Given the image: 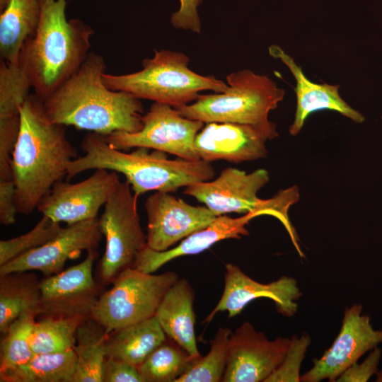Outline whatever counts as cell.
Wrapping results in <instances>:
<instances>
[{
	"instance_id": "cell-21",
	"label": "cell",
	"mask_w": 382,
	"mask_h": 382,
	"mask_svg": "<svg viewBox=\"0 0 382 382\" xmlns=\"http://www.w3.org/2000/svg\"><path fill=\"white\" fill-rule=\"evenodd\" d=\"M32 88L18 64L0 60V171L11 170L12 153L21 125L20 109Z\"/></svg>"
},
{
	"instance_id": "cell-25",
	"label": "cell",
	"mask_w": 382,
	"mask_h": 382,
	"mask_svg": "<svg viewBox=\"0 0 382 382\" xmlns=\"http://www.w3.org/2000/svg\"><path fill=\"white\" fill-rule=\"evenodd\" d=\"M0 277V331L4 335L21 315L40 313V291L37 278L28 272Z\"/></svg>"
},
{
	"instance_id": "cell-12",
	"label": "cell",
	"mask_w": 382,
	"mask_h": 382,
	"mask_svg": "<svg viewBox=\"0 0 382 382\" xmlns=\"http://www.w3.org/2000/svg\"><path fill=\"white\" fill-rule=\"evenodd\" d=\"M119 180L117 172L98 168L76 183L57 181L41 199L37 209L67 225L96 219Z\"/></svg>"
},
{
	"instance_id": "cell-22",
	"label": "cell",
	"mask_w": 382,
	"mask_h": 382,
	"mask_svg": "<svg viewBox=\"0 0 382 382\" xmlns=\"http://www.w3.org/2000/svg\"><path fill=\"white\" fill-rule=\"evenodd\" d=\"M195 292L186 279L179 278L161 300L155 316L168 338L196 359L202 357L195 336Z\"/></svg>"
},
{
	"instance_id": "cell-5",
	"label": "cell",
	"mask_w": 382,
	"mask_h": 382,
	"mask_svg": "<svg viewBox=\"0 0 382 382\" xmlns=\"http://www.w3.org/2000/svg\"><path fill=\"white\" fill-rule=\"evenodd\" d=\"M228 87L221 93L199 94L191 103L175 108L185 117L204 123H236L253 126L272 140L278 137L276 125L269 120L285 96V91L267 76L250 69L226 76Z\"/></svg>"
},
{
	"instance_id": "cell-24",
	"label": "cell",
	"mask_w": 382,
	"mask_h": 382,
	"mask_svg": "<svg viewBox=\"0 0 382 382\" xmlns=\"http://www.w3.org/2000/svg\"><path fill=\"white\" fill-rule=\"evenodd\" d=\"M166 338L154 316L108 334L106 355L138 367Z\"/></svg>"
},
{
	"instance_id": "cell-36",
	"label": "cell",
	"mask_w": 382,
	"mask_h": 382,
	"mask_svg": "<svg viewBox=\"0 0 382 382\" xmlns=\"http://www.w3.org/2000/svg\"><path fill=\"white\" fill-rule=\"evenodd\" d=\"M202 0H180V8L173 13L171 23L177 28L190 30L195 33L201 30V22L197 7Z\"/></svg>"
},
{
	"instance_id": "cell-6",
	"label": "cell",
	"mask_w": 382,
	"mask_h": 382,
	"mask_svg": "<svg viewBox=\"0 0 382 382\" xmlns=\"http://www.w3.org/2000/svg\"><path fill=\"white\" fill-rule=\"evenodd\" d=\"M189 61L182 52L155 50L152 58L143 60L140 71L121 75L104 73L103 80L111 90L173 108L195 101L201 91L221 93L227 88V83L215 76H202L191 70Z\"/></svg>"
},
{
	"instance_id": "cell-32",
	"label": "cell",
	"mask_w": 382,
	"mask_h": 382,
	"mask_svg": "<svg viewBox=\"0 0 382 382\" xmlns=\"http://www.w3.org/2000/svg\"><path fill=\"white\" fill-rule=\"evenodd\" d=\"M62 227L60 223L42 215L30 231L8 240L0 241V266L35 249L54 238Z\"/></svg>"
},
{
	"instance_id": "cell-3",
	"label": "cell",
	"mask_w": 382,
	"mask_h": 382,
	"mask_svg": "<svg viewBox=\"0 0 382 382\" xmlns=\"http://www.w3.org/2000/svg\"><path fill=\"white\" fill-rule=\"evenodd\" d=\"M40 3L37 28L24 42L18 64L43 102L83 63L94 30L79 18H66V0Z\"/></svg>"
},
{
	"instance_id": "cell-35",
	"label": "cell",
	"mask_w": 382,
	"mask_h": 382,
	"mask_svg": "<svg viewBox=\"0 0 382 382\" xmlns=\"http://www.w3.org/2000/svg\"><path fill=\"white\" fill-rule=\"evenodd\" d=\"M103 382H143L138 367L124 361L106 357Z\"/></svg>"
},
{
	"instance_id": "cell-33",
	"label": "cell",
	"mask_w": 382,
	"mask_h": 382,
	"mask_svg": "<svg viewBox=\"0 0 382 382\" xmlns=\"http://www.w3.org/2000/svg\"><path fill=\"white\" fill-rule=\"evenodd\" d=\"M311 341L307 333L300 337L293 335L282 364L265 382L301 381L300 367Z\"/></svg>"
},
{
	"instance_id": "cell-23",
	"label": "cell",
	"mask_w": 382,
	"mask_h": 382,
	"mask_svg": "<svg viewBox=\"0 0 382 382\" xmlns=\"http://www.w3.org/2000/svg\"><path fill=\"white\" fill-rule=\"evenodd\" d=\"M40 13V0H0L1 60L18 64L24 42L37 28Z\"/></svg>"
},
{
	"instance_id": "cell-10",
	"label": "cell",
	"mask_w": 382,
	"mask_h": 382,
	"mask_svg": "<svg viewBox=\"0 0 382 382\" xmlns=\"http://www.w3.org/2000/svg\"><path fill=\"white\" fill-rule=\"evenodd\" d=\"M142 128L134 133L115 132L104 136L112 147L120 150L146 147L197 161L195 141L204 127L203 122L181 115L171 105L154 102L142 117Z\"/></svg>"
},
{
	"instance_id": "cell-30",
	"label": "cell",
	"mask_w": 382,
	"mask_h": 382,
	"mask_svg": "<svg viewBox=\"0 0 382 382\" xmlns=\"http://www.w3.org/2000/svg\"><path fill=\"white\" fill-rule=\"evenodd\" d=\"M36 315L34 312L21 315L4 334L0 346V373L26 363L35 355L31 337Z\"/></svg>"
},
{
	"instance_id": "cell-29",
	"label": "cell",
	"mask_w": 382,
	"mask_h": 382,
	"mask_svg": "<svg viewBox=\"0 0 382 382\" xmlns=\"http://www.w3.org/2000/svg\"><path fill=\"white\" fill-rule=\"evenodd\" d=\"M86 314L51 315L35 321L31 347L35 354L74 349L76 331Z\"/></svg>"
},
{
	"instance_id": "cell-16",
	"label": "cell",
	"mask_w": 382,
	"mask_h": 382,
	"mask_svg": "<svg viewBox=\"0 0 382 382\" xmlns=\"http://www.w3.org/2000/svg\"><path fill=\"white\" fill-rule=\"evenodd\" d=\"M225 268L222 295L202 323H210L219 312L227 311L228 318H233L249 303L262 297L272 300L277 312L285 317H292L296 313V300L302 293L294 278L282 276L264 284L250 278L236 265L228 263Z\"/></svg>"
},
{
	"instance_id": "cell-34",
	"label": "cell",
	"mask_w": 382,
	"mask_h": 382,
	"mask_svg": "<svg viewBox=\"0 0 382 382\" xmlns=\"http://www.w3.org/2000/svg\"><path fill=\"white\" fill-rule=\"evenodd\" d=\"M381 349L375 347L361 364L351 365L337 379V382H366L378 371Z\"/></svg>"
},
{
	"instance_id": "cell-26",
	"label": "cell",
	"mask_w": 382,
	"mask_h": 382,
	"mask_svg": "<svg viewBox=\"0 0 382 382\" xmlns=\"http://www.w3.org/2000/svg\"><path fill=\"white\" fill-rule=\"evenodd\" d=\"M74 349L35 354L28 361L0 373L1 382H74Z\"/></svg>"
},
{
	"instance_id": "cell-11",
	"label": "cell",
	"mask_w": 382,
	"mask_h": 382,
	"mask_svg": "<svg viewBox=\"0 0 382 382\" xmlns=\"http://www.w3.org/2000/svg\"><path fill=\"white\" fill-rule=\"evenodd\" d=\"M290 344L286 337L270 340L244 322L230 336L222 381L265 382L282 364Z\"/></svg>"
},
{
	"instance_id": "cell-38",
	"label": "cell",
	"mask_w": 382,
	"mask_h": 382,
	"mask_svg": "<svg viewBox=\"0 0 382 382\" xmlns=\"http://www.w3.org/2000/svg\"><path fill=\"white\" fill-rule=\"evenodd\" d=\"M376 376H377V378H376V381L382 382V370L380 371H377Z\"/></svg>"
},
{
	"instance_id": "cell-27",
	"label": "cell",
	"mask_w": 382,
	"mask_h": 382,
	"mask_svg": "<svg viewBox=\"0 0 382 382\" xmlns=\"http://www.w3.org/2000/svg\"><path fill=\"white\" fill-rule=\"evenodd\" d=\"M108 336L105 329L91 318H86L80 324L74 346L76 363L74 382H103Z\"/></svg>"
},
{
	"instance_id": "cell-39",
	"label": "cell",
	"mask_w": 382,
	"mask_h": 382,
	"mask_svg": "<svg viewBox=\"0 0 382 382\" xmlns=\"http://www.w3.org/2000/svg\"><path fill=\"white\" fill-rule=\"evenodd\" d=\"M382 118V117H381Z\"/></svg>"
},
{
	"instance_id": "cell-37",
	"label": "cell",
	"mask_w": 382,
	"mask_h": 382,
	"mask_svg": "<svg viewBox=\"0 0 382 382\" xmlns=\"http://www.w3.org/2000/svg\"><path fill=\"white\" fill-rule=\"evenodd\" d=\"M15 194L16 187L13 180H0V222L4 226L16 222L18 212Z\"/></svg>"
},
{
	"instance_id": "cell-17",
	"label": "cell",
	"mask_w": 382,
	"mask_h": 382,
	"mask_svg": "<svg viewBox=\"0 0 382 382\" xmlns=\"http://www.w3.org/2000/svg\"><path fill=\"white\" fill-rule=\"evenodd\" d=\"M96 249L80 263L50 276L40 283V313L50 315L89 314L96 300L93 267Z\"/></svg>"
},
{
	"instance_id": "cell-1",
	"label": "cell",
	"mask_w": 382,
	"mask_h": 382,
	"mask_svg": "<svg viewBox=\"0 0 382 382\" xmlns=\"http://www.w3.org/2000/svg\"><path fill=\"white\" fill-rule=\"evenodd\" d=\"M105 69L103 57L90 52L79 69L42 102L49 120L103 136L139 131L142 103L130 93L108 88L103 80Z\"/></svg>"
},
{
	"instance_id": "cell-20",
	"label": "cell",
	"mask_w": 382,
	"mask_h": 382,
	"mask_svg": "<svg viewBox=\"0 0 382 382\" xmlns=\"http://www.w3.org/2000/svg\"><path fill=\"white\" fill-rule=\"evenodd\" d=\"M255 213H248L238 218L220 215L207 226L198 230L175 247L165 251H156L147 245L138 254L133 268L145 273H153L166 263L177 257L199 254L217 242L228 238H241L249 234L245 226L255 217Z\"/></svg>"
},
{
	"instance_id": "cell-28",
	"label": "cell",
	"mask_w": 382,
	"mask_h": 382,
	"mask_svg": "<svg viewBox=\"0 0 382 382\" xmlns=\"http://www.w3.org/2000/svg\"><path fill=\"white\" fill-rule=\"evenodd\" d=\"M197 360L173 340L166 338L138 369L143 382H176Z\"/></svg>"
},
{
	"instance_id": "cell-31",
	"label": "cell",
	"mask_w": 382,
	"mask_h": 382,
	"mask_svg": "<svg viewBox=\"0 0 382 382\" xmlns=\"http://www.w3.org/2000/svg\"><path fill=\"white\" fill-rule=\"evenodd\" d=\"M231 333L228 328H219L210 340V350L208 354L198 359L176 382L222 381Z\"/></svg>"
},
{
	"instance_id": "cell-14",
	"label": "cell",
	"mask_w": 382,
	"mask_h": 382,
	"mask_svg": "<svg viewBox=\"0 0 382 382\" xmlns=\"http://www.w3.org/2000/svg\"><path fill=\"white\" fill-rule=\"evenodd\" d=\"M144 206L148 220L146 245L156 251L170 249L218 216L206 206L190 205L170 192L156 191Z\"/></svg>"
},
{
	"instance_id": "cell-8",
	"label": "cell",
	"mask_w": 382,
	"mask_h": 382,
	"mask_svg": "<svg viewBox=\"0 0 382 382\" xmlns=\"http://www.w3.org/2000/svg\"><path fill=\"white\" fill-rule=\"evenodd\" d=\"M178 279L173 271L153 274L128 267L115 278L111 289L96 300L88 315L108 334L150 318Z\"/></svg>"
},
{
	"instance_id": "cell-15",
	"label": "cell",
	"mask_w": 382,
	"mask_h": 382,
	"mask_svg": "<svg viewBox=\"0 0 382 382\" xmlns=\"http://www.w3.org/2000/svg\"><path fill=\"white\" fill-rule=\"evenodd\" d=\"M102 236L98 218L67 225L45 244L0 266V276L33 270L47 276L57 274L69 260L96 249Z\"/></svg>"
},
{
	"instance_id": "cell-19",
	"label": "cell",
	"mask_w": 382,
	"mask_h": 382,
	"mask_svg": "<svg viewBox=\"0 0 382 382\" xmlns=\"http://www.w3.org/2000/svg\"><path fill=\"white\" fill-rule=\"evenodd\" d=\"M268 51L272 57L279 59L288 67L296 80V108L294 121L289 128L291 135L298 134L308 115L321 110L336 111L356 123L364 121V115L340 96V85L316 83L310 81L293 57L279 45H272Z\"/></svg>"
},
{
	"instance_id": "cell-9",
	"label": "cell",
	"mask_w": 382,
	"mask_h": 382,
	"mask_svg": "<svg viewBox=\"0 0 382 382\" xmlns=\"http://www.w3.org/2000/svg\"><path fill=\"white\" fill-rule=\"evenodd\" d=\"M137 198L130 184L120 180L98 219L106 239L100 262V275L105 283L112 282L122 271L132 267L138 254L147 245L137 211Z\"/></svg>"
},
{
	"instance_id": "cell-4",
	"label": "cell",
	"mask_w": 382,
	"mask_h": 382,
	"mask_svg": "<svg viewBox=\"0 0 382 382\" xmlns=\"http://www.w3.org/2000/svg\"><path fill=\"white\" fill-rule=\"evenodd\" d=\"M81 147L84 155L68 163V178L91 169L112 170L125 177L137 197L149 191L174 192L215 175L214 167L202 159H169L167 153L146 147L128 153L112 147L104 136L94 132L83 138Z\"/></svg>"
},
{
	"instance_id": "cell-7",
	"label": "cell",
	"mask_w": 382,
	"mask_h": 382,
	"mask_svg": "<svg viewBox=\"0 0 382 382\" xmlns=\"http://www.w3.org/2000/svg\"><path fill=\"white\" fill-rule=\"evenodd\" d=\"M269 180V173L263 168L247 173L235 168H226L214 180L186 187L184 194L203 203L216 216L233 212L273 216L283 224L298 250L297 236L288 216L290 206L299 199L298 188L292 186L279 191L271 199H262L257 194Z\"/></svg>"
},
{
	"instance_id": "cell-13",
	"label": "cell",
	"mask_w": 382,
	"mask_h": 382,
	"mask_svg": "<svg viewBox=\"0 0 382 382\" xmlns=\"http://www.w3.org/2000/svg\"><path fill=\"white\" fill-rule=\"evenodd\" d=\"M362 308L360 304L346 308L333 343L319 359H313L312 368L301 376V381L335 382L367 351L382 342V330H374L369 316L361 314Z\"/></svg>"
},
{
	"instance_id": "cell-2",
	"label": "cell",
	"mask_w": 382,
	"mask_h": 382,
	"mask_svg": "<svg viewBox=\"0 0 382 382\" xmlns=\"http://www.w3.org/2000/svg\"><path fill=\"white\" fill-rule=\"evenodd\" d=\"M21 125L11 168L17 212L29 215L53 185L66 175L69 162L78 157L64 126L52 122L42 101L29 94L20 109Z\"/></svg>"
},
{
	"instance_id": "cell-18",
	"label": "cell",
	"mask_w": 382,
	"mask_h": 382,
	"mask_svg": "<svg viewBox=\"0 0 382 382\" xmlns=\"http://www.w3.org/2000/svg\"><path fill=\"white\" fill-rule=\"evenodd\" d=\"M267 137L257 128L236 123H207L197 134L195 149L199 158L211 162L241 163L265 158Z\"/></svg>"
}]
</instances>
